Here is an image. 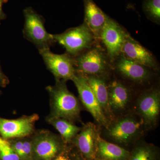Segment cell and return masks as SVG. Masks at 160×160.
Listing matches in <instances>:
<instances>
[{
  "instance_id": "1",
  "label": "cell",
  "mask_w": 160,
  "mask_h": 160,
  "mask_svg": "<svg viewBox=\"0 0 160 160\" xmlns=\"http://www.w3.org/2000/svg\"><path fill=\"white\" fill-rule=\"evenodd\" d=\"M56 81L54 86L47 88L51 98V116L72 122L79 118L81 107L78 100L68 90L66 81Z\"/></svg>"
},
{
  "instance_id": "2",
  "label": "cell",
  "mask_w": 160,
  "mask_h": 160,
  "mask_svg": "<svg viewBox=\"0 0 160 160\" xmlns=\"http://www.w3.org/2000/svg\"><path fill=\"white\" fill-rule=\"evenodd\" d=\"M146 128L137 114H128L109 123L106 128L107 137L119 146H128L136 142Z\"/></svg>"
},
{
  "instance_id": "3",
  "label": "cell",
  "mask_w": 160,
  "mask_h": 160,
  "mask_svg": "<svg viewBox=\"0 0 160 160\" xmlns=\"http://www.w3.org/2000/svg\"><path fill=\"white\" fill-rule=\"evenodd\" d=\"M25 24L23 29L24 38L34 44L39 51L50 49L56 43L52 34L45 27V20L31 7L23 10Z\"/></svg>"
},
{
  "instance_id": "4",
  "label": "cell",
  "mask_w": 160,
  "mask_h": 160,
  "mask_svg": "<svg viewBox=\"0 0 160 160\" xmlns=\"http://www.w3.org/2000/svg\"><path fill=\"white\" fill-rule=\"evenodd\" d=\"M56 42L62 46L66 53L77 56L91 48L95 38L85 23L68 29L61 34H52Z\"/></svg>"
},
{
  "instance_id": "5",
  "label": "cell",
  "mask_w": 160,
  "mask_h": 160,
  "mask_svg": "<svg viewBox=\"0 0 160 160\" xmlns=\"http://www.w3.org/2000/svg\"><path fill=\"white\" fill-rule=\"evenodd\" d=\"M76 71L85 75H94L105 78L109 70L108 58L98 47L89 48L82 53L72 57Z\"/></svg>"
},
{
  "instance_id": "6",
  "label": "cell",
  "mask_w": 160,
  "mask_h": 160,
  "mask_svg": "<svg viewBox=\"0 0 160 160\" xmlns=\"http://www.w3.org/2000/svg\"><path fill=\"white\" fill-rule=\"evenodd\" d=\"M72 80L77 89L80 100L85 108L97 122L106 128L110 122L103 112L85 75L76 71Z\"/></svg>"
},
{
  "instance_id": "7",
  "label": "cell",
  "mask_w": 160,
  "mask_h": 160,
  "mask_svg": "<svg viewBox=\"0 0 160 160\" xmlns=\"http://www.w3.org/2000/svg\"><path fill=\"white\" fill-rule=\"evenodd\" d=\"M137 114L144 122L146 128H151L157 122L160 112V92L152 88L144 92L136 103Z\"/></svg>"
},
{
  "instance_id": "8",
  "label": "cell",
  "mask_w": 160,
  "mask_h": 160,
  "mask_svg": "<svg viewBox=\"0 0 160 160\" xmlns=\"http://www.w3.org/2000/svg\"><path fill=\"white\" fill-rule=\"evenodd\" d=\"M33 160H52L67 149L63 140L49 132H42L32 140Z\"/></svg>"
},
{
  "instance_id": "9",
  "label": "cell",
  "mask_w": 160,
  "mask_h": 160,
  "mask_svg": "<svg viewBox=\"0 0 160 160\" xmlns=\"http://www.w3.org/2000/svg\"><path fill=\"white\" fill-rule=\"evenodd\" d=\"M128 33L114 20L107 17L100 39L106 46L111 60H115L122 53Z\"/></svg>"
},
{
  "instance_id": "10",
  "label": "cell",
  "mask_w": 160,
  "mask_h": 160,
  "mask_svg": "<svg viewBox=\"0 0 160 160\" xmlns=\"http://www.w3.org/2000/svg\"><path fill=\"white\" fill-rule=\"evenodd\" d=\"M47 69L54 75L56 80L66 82L72 80L76 72L72 57L67 53L55 54L50 49L39 51Z\"/></svg>"
},
{
  "instance_id": "11",
  "label": "cell",
  "mask_w": 160,
  "mask_h": 160,
  "mask_svg": "<svg viewBox=\"0 0 160 160\" xmlns=\"http://www.w3.org/2000/svg\"><path fill=\"white\" fill-rule=\"evenodd\" d=\"M38 118L36 114L17 119L0 117V134L6 140L26 137L32 133L35 123Z\"/></svg>"
},
{
  "instance_id": "12",
  "label": "cell",
  "mask_w": 160,
  "mask_h": 160,
  "mask_svg": "<svg viewBox=\"0 0 160 160\" xmlns=\"http://www.w3.org/2000/svg\"><path fill=\"white\" fill-rule=\"evenodd\" d=\"M99 134L95 125L89 122L82 128L72 140L78 151L84 160L96 158L97 142Z\"/></svg>"
},
{
  "instance_id": "13",
  "label": "cell",
  "mask_w": 160,
  "mask_h": 160,
  "mask_svg": "<svg viewBox=\"0 0 160 160\" xmlns=\"http://www.w3.org/2000/svg\"><path fill=\"white\" fill-rule=\"evenodd\" d=\"M122 53L127 58L148 68L156 69L157 63L153 56L128 33Z\"/></svg>"
},
{
  "instance_id": "14",
  "label": "cell",
  "mask_w": 160,
  "mask_h": 160,
  "mask_svg": "<svg viewBox=\"0 0 160 160\" xmlns=\"http://www.w3.org/2000/svg\"><path fill=\"white\" fill-rule=\"evenodd\" d=\"M116 59L117 70L126 78L139 83L145 82L150 78L151 73L148 68L129 59L122 53Z\"/></svg>"
},
{
  "instance_id": "15",
  "label": "cell",
  "mask_w": 160,
  "mask_h": 160,
  "mask_svg": "<svg viewBox=\"0 0 160 160\" xmlns=\"http://www.w3.org/2000/svg\"><path fill=\"white\" fill-rule=\"evenodd\" d=\"M85 18L84 23L88 26L96 39H100V33L107 17L93 0H83Z\"/></svg>"
},
{
  "instance_id": "16",
  "label": "cell",
  "mask_w": 160,
  "mask_h": 160,
  "mask_svg": "<svg viewBox=\"0 0 160 160\" xmlns=\"http://www.w3.org/2000/svg\"><path fill=\"white\" fill-rule=\"evenodd\" d=\"M108 86L109 106L112 113L123 111L131 99L129 88L118 80L112 81Z\"/></svg>"
},
{
  "instance_id": "17",
  "label": "cell",
  "mask_w": 160,
  "mask_h": 160,
  "mask_svg": "<svg viewBox=\"0 0 160 160\" xmlns=\"http://www.w3.org/2000/svg\"><path fill=\"white\" fill-rule=\"evenodd\" d=\"M85 76L104 114L109 121L112 119L113 114L109 106L108 86L105 78L94 75Z\"/></svg>"
},
{
  "instance_id": "18",
  "label": "cell",
  "mask_w": 160,
  "mask_h": 160,
  "mask_svg": "<svg viewBox=\"0 0 160 160\" xmlns=\"http://www.w3.org/2000/svg\"><path fill=\"white\" fill-rule=\"evenodd\" d=\"M130 151L117 144L110 142L100 136L97 142V158L106 160H127Z\"/></svg>"
},
{
  "instance_id": "19",
  "label": "cell",
  "mask_w": 160,
  "mask_h": 160,
  "mask_svg": "<svg viewBox=\"0 0 160 160\" xmlns=\"http://www.w3.org/2000/svg\"><path fill=\"white\" fill-rule=\"evenodd\" d=\"M47 121L59 132L65 143L72 142L82 129L72 122L62 118L51 116L47 118Z\"/></svg>"
},
{
  "instance_id": "20",
  "label": "cell",
  "mask_w": 160,
  "mask_h": 160,
  "mask_svg": "<svg viewBox=\"0 0 160 160\" xmlns=\"http://www.w3.org/2000/svg\"><path fill=\"white\" fill-rule=\"evenodd\" d=\"M159 149L152 144L144 142L136 143L127 160H160Z\"/></svg>"
},
{
  "instance_id": "21",
  "label": "cell",
  "mask_w": 160,
  "mask_h": 160,
  "mask_svg": "<svg viewBox=\"0 0 160 160\" xmlns=\"http://www.w3.org/2000/svg\"><path fill=\"white\" fill-rule=\"evenodd\" d=\"M9 143L21 160H33L32 140L17 139Z\"/></svg>"
},
{
  "instance_id": "22",
  "label": "cell",
  "mask_w": 160,
  "mask_h": 160,
  "mask_svg": "<svg viewBox=\"0 0 160 160\" xmlns=\"http://www.w3.org/2000/svg\"><path fill=\"white\" fill-rule=\"evenodd\" d=\"M143 9L147 17L159 24L160 0H144Z\"/></svg>"
},
{
  "instance_id": "23",
  "label": "cell",
  "mask_w": 160,
  "mask_h": 160,
  "mask_svg": "<svg viewBox=\"0 0 160 160\" xmlns=\"http://www.w3.org/2000/svg\"><path fill=\"white\" fill-rule=\"evenodd\" d=\"M0 160H21L9 142L0 138Z\"/></svg>"
},
{
  "instance_id": "24",
  "label": "cell",
  "mask_w": 160,
  "mask_h": 160,
  "mask_svg": "<svg viewBox=\"0 0 160 160\" xmlns=\"http://www.w3.org/2000/svg\"><path fill=\"white\" fill-rule=\"evenodd\" d=\"M52 160H72L69 149L67 148Z\"/></svg>"
},
{
  "instance_id": "25",
  "label": "cell",
  "mask_w": 160,
  "mask_h": 160,
  "mask_svg": "<svg viewBox=\"0 0 160 160\" xmlns=\"http://www.w3.org/2000/svg\"><path fill=\"white\" fill-rule=\"evenodd\" d=\"M9 78L3 72L0 64V87H6L9 84Z\"/></svg>"
},
{
  "instance_id": "26",
  "label": "cell",
  "mask_w": 160,
  "mask_h": 160,
  "mask_svg": "<svg viewBox=\"0 0 160 160\" xmlns=\"http://www.w3.org/2000/svg\"><path fill=\"white\" fill-rule=\"evenodd\" d=\"M9 0H0V25L1 22L2 20L6 19L7 18V16L3 10V5L5 3H7Z\"/></svg>"
},
{
  "instance_id": "27",
  "label": "cell",
  "mask_w": 160,
  "mask_h": 160,
  "mask_svg": "<svg viewBox=\"0 0 160 160\" xmlns=\"http://www.w3.org/2000/svg\"><path fill=\"white\" fill-rule=\"evenodd\" d=\"M72 160H85L81 156L78 152H70Z\"/></svg>"
},
{
  "instance_id": "28",
  "label": "cell",
  "mask_w": 160,
  "mask_h": 160,
  "mask_svg": "<svg viewBox=\"0 0 160 160\" xmlns=\"http://www.w3.org/2000/svg\"><path fill=\"white\" fill-rule=\"evenodd\" d=\"M93 160H106L98 158H96L95 159Z\"/></svg>"
},
{
  "instance_id": "29",
  "label": "cell",
  "mask_w": 160,
  "mask_h": 160,
  "mask_svg": "<svg viewBox=\"0 0 160 160\" xmlns=\"http://www.w3.org/2000/svg\"><path fill=\"white\" fill-rule=\"evenodd\" d=\"M1 90H0V94H1Z\"/></svg>"
}]
</instances>
